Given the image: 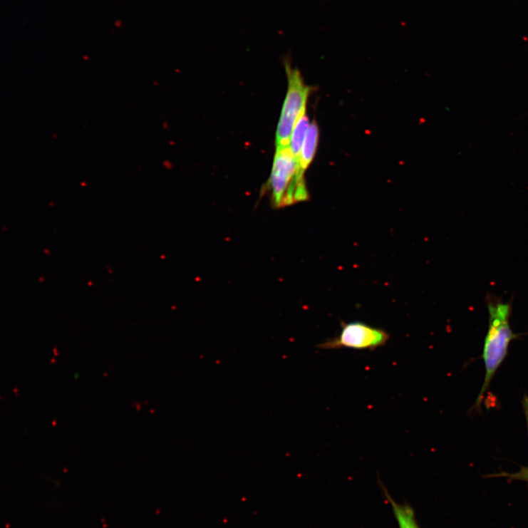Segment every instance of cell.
<instances>
[{"label": "cell", "mask_w": 528, "mask_h": 528, "mask_svg": "<svg viewBox=\"0 0 528 528\" xmlns=\"http://www.w3.org/2000/svg\"><path fill=\"white\" fill-rule=\"evenodd\" d=\"M489 328L485 340L483 359L485 365V379L476 406L480 407L486 391L499 366L505 360L511 342L518 337L512 330L510 318L512 301L489 296L487 299Z\"/></svg>", "instance_id": "6da1fadb"}, {"label": "cell", "mask_w": 528, "mask_h": 528, "mask_svg": "<svg viewBox=\"0 0 528 528\" xmlns=\"http://www.w3.org/2000/svg\"><path fill=\"white\" fill-rule=\"evenodd\" d=\"M319 128L316 123L314 121L310 125L303 149H301L299 158L297 178L301 182H306L305 172L315 157L319 143Z\"/></svg>", "instance_id": "5b68a950"}, {"label": "cell", "mask_w": 528, "mask_h": 528, "mask_svg": "<svg viewBox=\"0 0 528 528\" xmlns=\"http://www.w3.org/2000/svg\"><path fill=\"white\" fill-rule=\"evenodd\" d=\"M310 125L311 123L306 112L299 118L291 134L290 147L293 155L298 162Z\"/></svg>", "instance_id": "8992f818"}, {"label": "cell", "mask_w": 528, "mask_h": 528, "mask_svg": "<svg viewBox=\"0 0 528 528\" xmlns=\"http://www.w3.org/2000/svg\"><path fill=\"white\" fill-rule=\"evenodd\" d=\"M494 476L508 477L509 480L512 481L517 480L528 482V467H523L521 470L514 474L504 472Z\"/></svg>", "instance_id": "ba28073f"}, {"label": "cell", "mask_w": 528, "mask_h": 528, "mask_svg": "<svg viewBox=\"0 0 528 528\" xmlns=\"http://www.w3.org/2000/svg\"><path fill=\"white\" fill-rule=\"evenodd\" d=\"M289 88L276 133V150L290 146L291 137L299 118L306 112L311 88L306 86L299 71L285 64Z\"/></svg>", "instance_id": "3957f363"}, {"label": "cell", "mask_w": 528, "mask_h": 528, "mask_svg": "<svg viewBox=\"0 0 528 528\" xmlns=\"http://www.w3.org/2000/svg\"><path fill=\"white\" fill-rule=\"evenodd\" d=\"M56 362V360H55V359H53V360L51 361V363H53V364H54V363H55Z\"/></svg>", "instance_id": "8fae6325"}, {"label": "cell", "mask_w": 528, "mask_h": 528, "mask_svg": "<svg viewBox=\"0 0 528 528\" xmlns=\"http://www.w3.org/2000/svg\"><path fill=\"white\" fill-rule=\"evenodd\" d=\"M385 495L389 499L393 513L400 528H420L416 521L415 513L412 507L407 504H398L385 490Z\"/></svg>", "instance_id": "52a82bcc"}, {"label": "cell", "mask_w": 528, "mask_h": 528, "mask_svg": "<svg viewBox=\"0 0 528 528\" xmlns=\"http://www.w3.org/2000/svg\"><path fill=\"white\" fill-rule=\"evenodd\" d=\"M298 161L291 147L276 150L268 183L272 206L276 209L291 206L309 199L306 183L297 178Z\"/></svg>", "instance_id": "7a4b0ae2"}, {"label": "cell", "mask_w": 528, "mask_h": 528, "mask_svg": "<svg viewBox=\"0 0 528 528\" xmlns=\"http://www.w3.org/2000/svg\"><path fill=\"white\" fill-rule=\"evenodd\" d=\"M56 424H57V422H56V420H54L53 422V426H56Z\"/></svg>", "instance_id": "30bf717a"}, {"label": "cell", "mask_w": 528, "mask_h": 528, "mask_svg": "<svg viewBox=\"0 0 528 528\" xmlns=\"http://www.w3.org/2000/svg\"><path fill=\"white\" fill-rule=\"evenodd\" d=\"M523 408L524 414L527 419V431H528V398L527 396H524L523 399Z\"/></svg>", "instance_id": "9c48e42d"}, {"label": "cell", "mask_w": 528, "mask_h": 528, "mask_svg": "<svg viewBox=\"0 0 528 528\" xmlns=\"http://www.w3.org/2000/svg\"><path fill=\"white\" fill-rule=\"evenodd\" d=\"M389 339L390 335L385 331L366 323L342 322L341 331L338 336L321 343L316 347L323 350L352 348L373 351L385 346Z\"/></svg>", "instance_id": "277c9868"}]
</instances>
